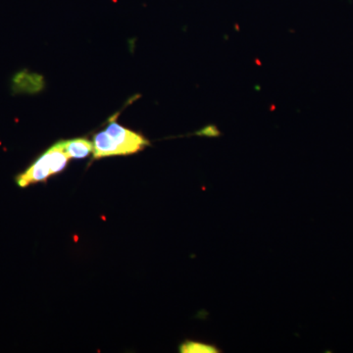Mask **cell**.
Returning a JSON list of instances; mask_svg holds the SVG:
<instances>
[{
  "label": "cell",
  "mask_w": 353,
  "mask_h": 353,
  "mask_svg": "<svg viewBox=\"0 0 353 353\" xmlns=\"http://www.w3.org/2000/svg\"><path fill=\"white\" fill-rule=\"evenodd\" d=\"M39 77L21 72L13 80V88L20 92H32L39 90Z\"/></svg>",
  "instance_id": "obj_4"
},
{
  "label": "cell",
  "mask_w": 353,
  "mask_h": 353,
  "mask_svg": "<svg viewBox=\"0 0 353 353\" xmlns=\"http://www.w3.org/2000/svg\"><path fill=\"white\" fill-rule=\"evenodd\" d=\"M182 353H219L221 350L214 345L201 341H185L180 345Z\"/></svg>",
  "instance_id": "obj_5"
},
{
  "label": "cell",
  "mask_w": 353,
  "mask_h": 353,
  "mask_svg": "<svg viewBox=\"0 0 353 353\" xmlns=\"http://www.w3.org/2000/svg\"><path fill=\"white\" fill-rule=\"evenodd\" d=\"M57 165H55L54 158H53L52 152L50 150L43 153L22 174L16 178V183L21 188H26L32 183L46 182L50 176L57 175Z\"/></svg>",
  "instance_id": "obj_2"
},
{
  "label": "cell",
  "mask_w": 353,
  "mask_h": 353,
  "mask_svg": "<svg viewBox=\"0 0 353 353\" xmlns=\"http://www.w3.org/2000/svg\"><path fill=\"white\" fill-rule=\"evenodd\" d=\"M94 157L134 154L150 145V141L138 132L121 126L111 121L105 131L97 132L94 138Z\"/></svg>",
  "instance_id": "obj_1"
},
{
  "label": "cell",
  "mask_w": 353,
  "mask_h": 353,
  "mask_svg": "<svg viewBox=\"0 0 353 353\" xmlns=\"http://www.w3.org/2000/svg\"><path fill=\"white\" fill-rule=\"evenodd\" d=\"M65 152L70 159H83L94 152V143L87 139H74L64 141Z\"/></svg>",
  "instance_id": "obj_3"
}]
</instances>
